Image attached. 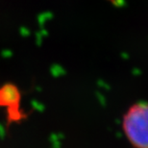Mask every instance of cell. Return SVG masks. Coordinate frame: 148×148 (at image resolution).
Returning a JSON list of instances; mask_svg holds the SVG:
<instances>
[{
    "label": "cell",
    "instance_id": "obj_1",
    "mask_svg": "<svg viewBox=\"0 0 148 148\" xmlns=\"http://www.w3.org/2000/svg\"><path fill=\"white\" fill-rule=\"evenodd\" d=\"M122 127L135 148H148V103L133 105L124 114Z\"/></svg>",
    "mask_w": 148,
    "mask_h": 148
},
{
    "label": "cell",
    "instance_id": "obj_2",
    "mask_svg": "<svg viewBox=\"0 0 148 148\" xmlns=\"http://www.w3.org/2000/svg\"><path fill=\"white\" fill-rule=\"evenodd\" d=\"M21 94L16 86L5 84L0 87V107L6 108L9 124L18 122L24 117L20 110Z\"/></svg>",
    "mask_w": 148,
    "mask_h": 148
}]
</instances>
